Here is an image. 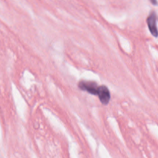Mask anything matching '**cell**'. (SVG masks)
<instances>
[{
	"instance_id": "1",
	"label": "cell",
	"mask_w": 158,
	"mask_h": 158,
	"mask_svg": "<svg viewBox=\"0 0 158 158\" xmlns=\"http://www.w3.org/2000/svg\"><path fill=\"white\" fill-rule=\"evenodd\" d=\"M79 88L81 90L87 91L89 94L97 95L100 86L94 81H81L79 83Z\"/></svg>"
},
{
	"instance_id": "2",
	"label": "cell",
	"mask_w": 158,
	"mask_h": 158,
	"mask_svg": "<svg viewBox=\"0 0 158 158\" xmlns=\"http://www.w3.org/2000/svg\"><path fill=\"white\" fill-rule=\"evenodd\" d=\"M147 23H148V26L149 27L150 32L151 33L154 37H157L158 36V30L157 27V16H156V13L154 12H152L149 15L147 20Z\"/></svg>"
},
{
	"instance_id": "3",
	"label": "cell",
	"mask_w": 158,
	"mask_h": 158,
	"mask_svg": "<svg viewBox=\"0 0 158 158\" xmlns=\"http://www.w3.org/2000/svg\"><path fill=\"white\" fill-rule=\"evenodd\" d=\"M97 96L103 105H107L110 100V93L107 87H106L105 85H100V88H99Z\"/></svg>"
},
{
	"instance_id": "4",
	"label": "cell",
	"mask_w": 158,
	"mask_h": 158,
	"mask_svg": "<svg viewBox=\"0 0 158 158\" xmlns=\"http://www.w3.org/2000/svg\"><path fill=\"white\" fill-rule=\"evenodd\" d=\"M151 2H152L153 3V4H154V5H157V0H151Z\"/></svg>"
}]
</instances>
